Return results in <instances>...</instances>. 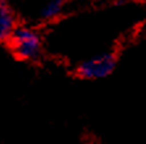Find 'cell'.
<instances>
[{
	"label": "cell",
	"mask_w": 146,
	"mask_h": 144,
	"mask_svg": "<svg viewBox=\"0 0 146 144\" xmlns=\"http://www.w3.org/2000/svg\"><path fill=\"white\" fill-rule=\"evenodd\" d=\"M7 42L12 53L23 61L38 60L44 49L41 33L37 29L27 25H17Z\"/></svg>",
	"instance_id": "6da1fadb"
},
{
	"label": "cell",
	"mask_w": 146,
	"mask_h": 144,
	"mask_svg": "<svg viewBox=\"0 0 146 144\" xmlns=\"http://www.w3.org/2000/svg\"><path fill=\"white\" fill-rule=\"evenodd\" d=\"M117 64L113 53H100L80 62L76 68L78 76L84 79H102L112 74Z\"/></svg>",
	"instance_id": "7a4b0ae2"
},
{
	"label": "cell",
	"mask_w": 146,
	"mask_h": 144,
	"mask_svg": "<svg viewBox=\"0 0 146 144\" xmlns=\"http://www.w3.org/2000/svg\"><path fill=\"white\" fill-rule=\"evenodd\" d=\"M16 27V16L9 1L0 0V42H7Z\"/></svg>",
	"instance_id": "3957f363"
},
{
	"label": "cell",
	"mask_w": 146,
	"mask_h": 144,
	"mask_svg": "<svg viewBox=\"0 0 146 144\" xmlns=\"http://www.w3.org/2000/svg\"><path fill=\"white\" fill-rule=\"evenodd\" d=\"M67 0H48L40 9V19L45 21H50L61 16L65 11Z\"/></svg>",
	"instance_id": "277c9868"
}]
</instances>
